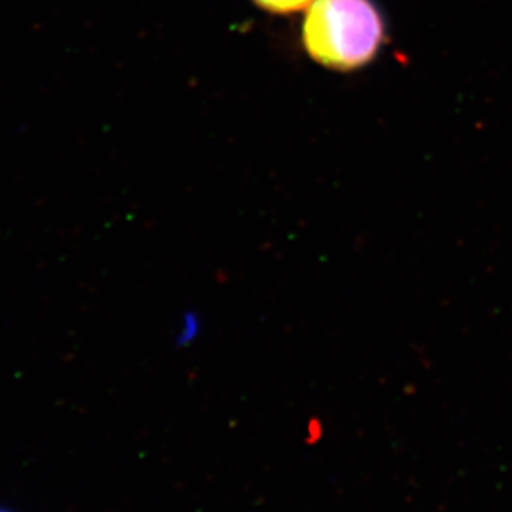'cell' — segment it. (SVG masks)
<instances>
[{
    "label": "cell",
    "mask_w": 512,
    "mask_h": 512,
    "mask_svg": "<svg viewBox=\"0 0 512 512\" xmlns=\"http://www.w3.org/2000/svg\"><path fill=\"white\" fill-rule=\"evenodd\" d=\"M386 42V22L373 0H315L301 22V44L326 69H361Z\"/></svg>",
    "instance_id": "cell-1"
},
{
    "label": "cell",
    "mask_w": 512,
    "mask_h": 512,
    "mask_svg": "<svg viewBox=\"0 0 512 512\" xmlns=\"http://www.w3.org/2000/svg\"><path fill=\"white\" fill-rule=\"evenodd\" d=\"M258 7L276 15H290L310 7L315 0H253Z\"/></svg>",
    "instance_id": "cell-2"
},
{
    "label": "cell",
    "mask_w": 512,
    "mask_h": 512,
    "mask_svg": "<svg viewBox=\"0 0 512 512\" xmlns=\"http://www.w3.org/2000/svg\"><path fill=\"white\" fill-rule=\"evenodd\" d=\"M0 512H17L12 508H7V506H0Z\"/></svg>",
    "instance_id": "cell-3"
}]
</instances>
